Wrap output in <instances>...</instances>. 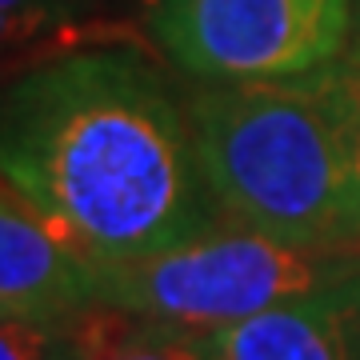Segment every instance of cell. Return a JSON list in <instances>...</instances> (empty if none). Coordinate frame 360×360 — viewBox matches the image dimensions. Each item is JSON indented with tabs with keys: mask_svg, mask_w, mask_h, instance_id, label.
Returning a JSON list of instances; mask_svg holds the SVG:
<instances>
[{
	"mask_svg": "<svg viewBox=\"0 0 360 360\" xmlns=\"http://www.w3.org/2000/svg\"><path fill=\"white\" fill-rule=\"evenodd\" d=\"M148 32L200 84H272L345 56L352 0H153Z\"/></svg>",
	"mask_w": 360,
	"mask_h": 360,
	"instance_id": "277c9868",
	"label": "cell"
},
{
	"mask_svg": "<svg viewBox=\"0 0 360 360\" xmlns=\"http://www.w3.org/2000/svg\"><path fill=\"white\" fill-rule=\"evenodd\" d=\"M345 65L360 77V0H352V37H348L345 49Z\"/></svg>",
	"mask_w": 360,
	"mask_h": 360,
	"instance_id": "30bf717a",
	"label": "cell"
},
{
	"mask_svg": "<svg viewBox=\"0 0 360 360\" xmlns=\"http://www.w3.org/2000/svg\"><path fill=\"white\" fill-rule=\"evenodd\" d=\"M360 272V252H312L224 220L156 257L101 269V304L188 333H220Z\"/></svg>",
	"mask_w": 360,
	"mask_h": 360,
	"instance_id": "3957f363",
	"label": "cell"
},
{
	"mask_svg": "<svg viewBox=\"0 0 360 360\" xmlns=\"http://www.w3.org/2000/svg\"><path fill=\"white\" fill-rule=\"evenodd\" d=\"M200 165L232 224L312 252H360V77L336 65L184 96Z\"/></svg>",
	"mask_w": 360,
	"mask_h": 360,
	"instance_id": "7a4b0ae2",
	"label": "cell"
},
{
	"mask_svg": "<svg viewBox=\"0 0 360 360\" xmlns=\"http://www.w3.org/2000/svg\"><path fill=\"white\" fill-rule=\"evenodd\" d=\"M0 184L96 269L224 224L188 104L132 44H84L0 84Z\"/></svg>",
	"mask_w": 360,
	"mask_h": 360,
	"instance_id": "6da1fadb",
	"label": "cell"
},
{
	"mask_svg": "<svg viewBox=\"0 0 360 360\" xmlns=\"http://www.w3.org/2000/svg\"><path fill=\"white\" fill-rule=\"evenodd\" d=\"M84 324H89V360H217L212 333L141 321L108 304L92 309Z\"/></svg>",
	"mask_w": 360,
	"mask_h": 360,
	"instance_id": "52a82bcc",
	"label": "cell"
},
{
	"mask_svg": "<svg viewBox=\"0 0 360 360\" xmlns=\"http://www.w3.org/2000/svg\"><path fill=\"white\" fill-rule=\"evenodd\" d=\"M217 360H360V272L212 333Z\"/></svg>",
	"mask_w": 360,
	"mask_h": 360,
	"instance_id": "8992f818",
	"label": "cell"
},
{
	"mask_svg": "<svg viewBox=\"0 0 360 360\" xmlns=\"http://www.w3.org/2000/svg\"><path fill=\"white\" fill-rule=\"evenodd\" d=\"M0 360H89V324H32L0 316Z\"/></svg>",
	"mask_w": 360,
	"mask_h": 360,
	"instance_id": "9c48e42d",
	"label": "cell"
},
{
	"mask_svg": "<svg viewBox=\"0 0 360 360\" xmlns=\"http://www.w3.org/2000/svg\"><path fill=\"white\" fill-rule=\"evenodd\" d=\"M104 0H0V56L80 28Z\"/></svg>",
	"mask_w": 360,
	"mask_h": 360,
	"instance_id": "ba28073f",
	"label": "cell"
},
{
	"mask_svg": "<svg viewBox=\"0 0 360 360\" xmlns=\"http://www.w3.org/2000/svg\"><path fill=\"white\" fill-rule=\"evenodd\" d=\"M101 309V269L0 184V316L77 324Z\"/></svg>",
	"mask_w": 360,
	"mask_h": 360,
	"instance_id": "5b68a950",
	"label": "cell"
}]
</instances>
